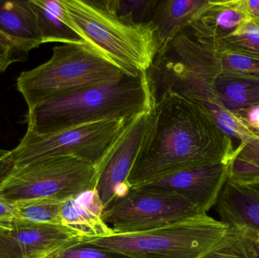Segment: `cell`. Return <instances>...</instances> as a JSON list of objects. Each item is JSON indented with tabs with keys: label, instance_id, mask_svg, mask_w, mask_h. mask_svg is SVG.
<instances>
[{
	"label": "cell",
	"instance_id": "836d02e7",
	"mask_svg": "<svg viewBox=\"0 0 259 258\" xmlns=\"http://www.w3.org/2000/svg\"><path fill=\"white\" fill-rule=\"evenodd\" d=\"M0 258H4V257H1V256H0Z\"/></svg>",
	"mask_w": 259,
	"mask_h": 258
},
{
	"label": "cell",
	"instance_id": "7c38bea8",
	"mask_svg": "<svg viewBox=\"0 0 259 258\" xmlns=\"http://www.w3.org/2000/svg\"><path fill=\"white\" fill-rule=\"evenodd\" d=\"M77 239L65 225L30 224L17 221L11 230L0 229V256L4 258H47Z\"/></svg>",
	"mask_w": 259,
	"mask_h": 258
},
{
	"label": "cell",
	"instance_id": "44dd1931",
	"mask_svg": "<svg viewBox=\"0 0 259 258\" xmlns=\"http://www.w3.org/2000/svg\"><path fill=\"white\" fill-rule=\"evenodd\" d=\"M202 47L214 53L231 51L259 60V24L248 20L229 36Z\"/></svg>",
	"mask_w": 259,
	"mask_h": 258
},
{
	"label": "cell",
	"instance_id": "5b68a950",
	"mask_svg": "<svg viewBox=\"0 0 259 258\" xmlns=\"http://www.w3.org/2000/svg\"><path fill=\"white\" fill-rule=\"evenodd\" d=\"M124 74L84 44L53 47L51 57L17 77L16 87L27 110L62 95L92 87Z\"/></svg>",
	"mask_w": 259,
	"mask_h": 258
},
{
	"label": "cell",
	"instance_id": "30bf717a",
	"mask_svg": "<svg viewBox=\"0 0 259 258\" xmlns=\"http://www.w3.org/2000/svg\"><path fill=\"white\" fill-rule=\"evenodd\" d=\"M149 112L136 115L126 122L96 165V190L105 209L127 195L131 189L127 179L140 148Z\"/></svg>",
	"mask_w": 259,
	"mask_h": 258
},
{
	"label": "cell",
	"instance_id": "277c9868",
	"mask_svg": "<svg viewBox=\"0 0 259 258\" xmlns=\"http://www.w3.org/2000/svg\"><path fill=\"white\" fill-rule=\"evenodd\" d=\"M148 72L154 94L170 89L197 105L231 139L235 149L256 134L222 104L207 74L204 48L186 32L156 58Z\"/></svg>",
	"mask_w": 259,
	"mask_h": 258
},
{
	"label": "cell",
	"instance_id": "1f68e13d",
	"mask_svg": "<svg viewBox=\"0 0 259 258\" xmlns=\"http://www.w3.org/2000/svg\"><path fill=\"white\" fill-rule=\"evenodd\" d=\"M0 37L3 38V39H4L5 40L7 41V42H9V44H11V42H10V41H9V38H8L7 36H6V35L5 34V33H3V32L1 30H0ZM11 45H12V44H11Z\"/></svg>",
	"mask_w": 259,
	"mask_h": 258
},
{
	"label": "cell",
	"instance_id": "6da1fadb",
	"mask_svg": "<svg viewBox=\"0 0 259 258\" xmlns=\"http://www.w3.org/2000/svg\"><path fill=\"white\" fill-rule=\"evenodd\" d=\"M155 97L127 179L131 188L230 162L234 143L206 112L170 89L156 92Z\"/></svg>",
	"mask_w": 259,
	"mask_h": 258
},
{
	"label": "cell",
	"instance_id": "83f0119b",
	"mask_svg": "<svg viewBox=\"0 0 259 258\" xmlns=\"http://www.w3.org/2000/svg\"><path fill=\"white\" fill-rule=\"evenodd\" d=\"M16 222L15 204L0 197V229L11 230Z\"/></svg>",
	"mask_w": 259,
	"mask_h": 258
},
{
	"label": "cell",
	"instance_id": "f546056e",
	"mask_svg": "<svg viewBox=\"0 0 259 258\" xmlns=\"http://www.w3.org/2000/svg\"><path fill=\"white\" fill-rule=\"evenodd\" d=\"M240 4L248 17L259 24V0H240Z\"/></svg>",
	"mask_w": 259,
	"mask_h": 258
},
{
	"label": "cell",
	"instance_id": "d6a6232c",
	"mask_svg": "<svg viewBox=\"0 0 259 258\" xmlns=\"http://www.w3.org/2000/svg\"><path fill=\"white\" fill-rule=\"evenodd\" d=\"M47 258H64L61 257V256H59V254H57V253L55 252L53 253V254H51V255L49 256V257H47Z\"/></svg>",
	"mask_w": 259,
	"mask_h": 258
},
{
	"label": "cell",
	"instance_id": "d4e9b609",
	"mask_svg": "<svg viewBox=\"0 0 259 258\" xmlns=\"http://www.w3.org/2000/svg\"><path fill=\"white\" fill-rule=\"evenodd\" d=\"M83 241L75 239L56 252L64 258H130L112 250L83 243Z\"/></svg>",
	"mask_w": 259,
	"mask_h": 258
},
{
	"label": "cell",
	"instance_id": "9c48e42d",
	"mask_svg": "<svg viewBox=\"0 0 259 258\" xmlns=\"http://www.w3.org/2000/svg\"><path fill=\"white\" fill-rule=\"evenodd\" d=\"M202 215L181 197L131 188L105 209L103 220L116 234L143 233Z\"/></svg>",
	"mask_w": 259,
	"mask_h": 258
},
{
	"label": "cell",
	"instance_id": "52a82bcc",
	"mask_svg": "<svg viewBox=\"0 0 259 258\" xmlns=\"http://www.w3.org/2000/svg\"><path fill=\"white\" fill-rule=\"evenodd\" d=\"M96 183L95 165L58 156L11 167L0 179V197L14 204L35 200L64 202L95 189Z\"/></svg>",
	"mask_w": 259,
	"mask_h": 258
},
{
	"label": "cell",
	"instance_id": "4fadbf2b",
	"mask_svg": "<svg viewBox=\"0 0 259 258\" xmlns=\"http://www.w3.org/2000/svg\"><path fill=\"white\" fill-rule=\"evenodd\" d=\"M214 207L220 221L250 239L259 258V181L237 184L227 180Z\"/></svg>",
	"mask_w": 259,
	"mask_h": 258
},
{
	"label": "cell",
	"instance_id": "8992f818",
	"mask_svg": "<svg viewBox=\"0 0 259 258\" xmlns=\"http://www.w3.org/2000/svg\"><path fill=\"white\" fill-rule=\"evenodd\" d=\"M229 230L228 224L204 215L143 233H114L83 242L130 258H201Z\"/></svg>",
	"mask_w": 259,
	"mask_h": 258
},
{
	"label": "cell",
	"instance_id": "484cf974",
	"mask_svg": "<svg viewBox=\"0 0 259 258\" xmlns=\"http://www.w3.org/2000/svg\"><path fill=\"white\" fill-rule=\"evenodd\" d=\"M158 0H117V12L136 24H149Z\"/></svg>",
	"mask_w": 259,
	"mask_h": 258
},
{
	"label": "cell",
	"instance_id": "7402d4cb",
	"mask_svg": "<svg viewBox=\"0 0 259 258\" xmlns=\"http://www.w3.org/2000/svg\"><path fill=\"white\" fill-rule=\"evenodd\" d=\"M63 202L52 200H35L15 204L16 220L30 224L63 225L61 205Z\"/></svg>",
	"mask_w": 259,
	"mask_h": 258
},
{
	"label": "cell",
	"instance_id": "8fae6325",
	"mask_svg": "<svg viewBox=\"0 0 259 258\" xmlns=\"http://www.w3.org/2000/svg\"><path fill=\"white\" fill-rule=\"evenodd\" d=\"M228 179V163H219L181 171L135 188L181 197L207 215Z\"/></svg>",
	"mask_w": 259,
	"mask_h": 258
},
{
	"label": "cell",
	"instance_id": "2e32d148",
	"mask_svg": "<svg viewBox=\"0 0 259 258\" xmlns=\"http://www.w3.org/2000/svg\"><path fill=\"white\" fill-rule=\"evenodd\" d=\"M0 30L23 61L42 44L30 0H0Z\"/></svg>",
	"mask_w": 259,
	"mask_h": 258
},
{
	"label": "cell",
	"instance_id": "7a4b0ae2",
	"mask_svg": "<svg viewBox=\"0 0 259 258\" xmlns=\"http://www.w3.org/2000/svg\"><path fill=\"white\" fill-rule=\"evenodd\" d=\"M155 100L148 71L123 74L27 110L24 121L27 131L41 136L89 123L131 119L150 110Z\"/></svg>",
	"mask_w": 259,
	"mask_h": 258
},
{
	"label": "cell",
	"instance_id": "ac0fdd59",
	"mask_svg": "<svg viewBox=\"0 0 259 258\" xmlns=\"http://www.w3.org/2000/svg\"><path fill=\"white\" fill-rule=\"evenodd\" d=\"M204 50L210 83L227 110L234 114L259 106V78L221 72L216 68L211 51Z\"/></svg>",
	"mask_w": 259,
	"mask_h": 258
},
{
	"label": "cell",
	"instance_id": "cb8c5ba5",
	"mask_svg": "<svg viewBox=\"0 0 259 258\" xmlns=\"http://www.w3.org/2000/svg\"><path fill=\"white\" fill-rule=\"evenodd\" d=\"M210 51L212 54L216 68L221 72L259 78L258 59L231 51Z\"/></svg>",
	"mask_w": 259,
	"mask_h": 258
},
{
	"label": "cell",
	"instance_id": "603a6c76",
	"mask_svg": "<svg viewBox=\"0 0 259 258\" xmlns=\"http://www.w3.org/2000/svg\"><path fill=\"white\" fill-rule=\"evenodd\" d=\"M253 243L237 227H230L227 236L201 258H256Z\"/></svg>",
	"mask_w": 259,
	"mask_h": 258
},
{
	"label": "cell",
	"instance_id": "f1b7e54d",
	"mask_svg": "<svg viewBox=\"0 0 259 258\" xmlns=\"http://www.w3.org/2000/svg\"><path fill=\"white\" fill-rule=\"evenodd\" d=\"M249 129L259 133V106L249 108L234 113Z\"/></svg>",
	"mask_w": 259,
	"mask_h": 258
},
{
	"label": "cell",
	"instance_id": "ffe728a7",
	"mask_svg": "<svg viewBox=\"0 0 259 258\" xmlns=\"http://www.w3.org/2000/svg\"><path fill=\"white\" fill-rule=\"evenodd\" d=\"M228 180L237 184L259 181V133L236 148L228 162Z\"/></svg>",
	"mask_w": 259,
	"mask_h": 258
},
{
	"label": "cell",
	"instance_id": "5bb4252c",
	"mask_svg": "<svg viewBox=\"0 0 259 258\" xmlns=\"http://www.w3.org/2000/svg\"><path fill=\"white\" fill-rule=\"evenodd\" d=\"M250 18L242 9L240 0H211L186 33L198 44L206 46L234 33Z\"/></svg>",
	"mask_w": 259,
	"mask_h": 258
},
{
	"label": "cell",
	"instance_id": "9a60e30c",
	"mask_svg": "<svg viewBox=\"0 0 259 258\" xmlns=\"http://www.w3.org/2000/svg\"><path fill=\"white\" fill-rule=\"evenodd\" d=\"M211 0H158L151 18L156 31L158 54L161 56L167 47L186 31L209 6ZM156 57V58H157Z\"/></svg>",
	"mask_w": 259,
	"mask_h": 258
},
{
	"label": "cell",
	"instance_id": "ba28073f",
	"mask_svg": "<svg viewBox=\"0 0 259 258\" xmlns=\"http://www.w3.org/2000/svg\"><path fill=\"white\" fill-rule=\"evenodd\" d=\"M128 120L89 123L41 136L26 131L10 151L12 166L58 156H72L96 166Z\"/></svg>",
	"mask_w": 259,
	"mask_h": 258
},
{
	"label": "cell",
	"instance_id": "d6986e66",
	"mask_svg": "<svg viewBox=\"0 0 259 258\" xmlns=\"http://www.w3.org/2000/svg\"><path fill=\"white\" fill-rule=\"evenodd\" d=\"M42 44H84L74 30L62 0H30Z\"/></svg>",
	"mask_w": 259,
	"mask_h": 258
},
{
	"label": "cell",
	"instance_id": "3957f363",
	"mask_svg": "<svg viewBox=\"0 0 259 258\" xmlns=\"http://www.w3.org/2000/svg\"><path fill=\"white\" fill-rule=\"evenodd\" d=\"M74 30L85 45L124 74L149 71L158 54L151 23L136 24L117 12V0H62Z\"/></svg>",
	"mask_w": 259,
	"mask_h": 258
},
{
	"label": "cell",
	"instance_id": "e0dca14e",
	"mask_svg": "<svg viewBox=\"0 0 259 258\" xmlns=\"http://www.w3.org/2000/svg\"><path fill=\"white\" fill-rule=\"evenodd\" d=\"M104 211L95 189L64 201L60 215L63 225L75 230L88 240L108 237L115 233L103 220Z\"/></svg>",
	"mask_w": 259,
	"mask_h": 258
},
{
	"label": "cell",
	"instance_id": "4dcf8cb0",
	"mask_svg": "<svg viewBox=\"0 0 259 258\" xmlns=\"http://www.w3.org/2000/svg\"><path fill=\"white\" fill-rule=\"evenodd\" d=\"M10 153L9 150L0 149V179L12 167Z\"/></svg>",
	"mask_w": 259,
	"mask_h": 258
},
{
	"label": "cell",
	"instance_id": "4316f807",
	"mask_svg": "<svg viewBox=\"0 0 259 258\" xmlns=\"http://www.w3.org/2000/svg\"><path fill=\"white\" fill-rule=\"evenodd\" d=\"M23 61L14 47L0 37V74L5 72L12 64Z\"/></svg>",
	"mask_w": 259,
	"mask_h": 258
}]
</instances>
